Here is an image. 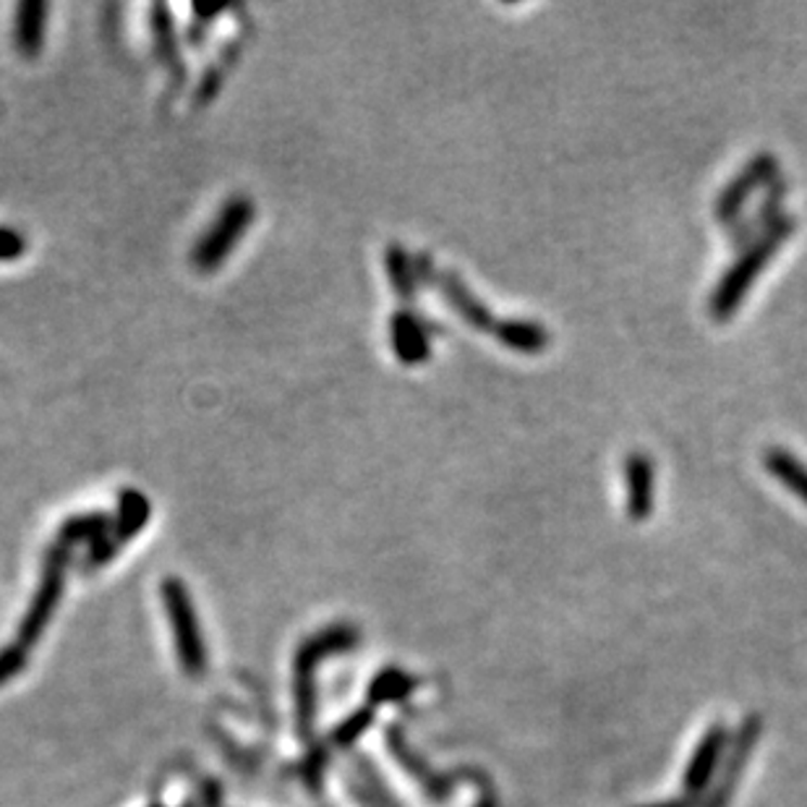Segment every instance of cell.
<instances>
[{
	"label": "cell",
	"mask_w": 807,
	"mask_h": 807,
	"mask_svg": "<svg viewBox=\"0 0 807 807\" xmlns=\"http://www.w3.org/2000/svg\"><path fill=\"white\" fill-rule=\"evenodd\" d=\"M159 595H163V606L168 612L183 675L202 677L207 671V645H204L202 630H198L194 599H191L189 588L181 578H165L159 586Z\"/></svg>",
	"instance_id": "cell-5"
},
{
	"label": "cell",
	"mask_w": 807,
	"mask_h": 807,
	"mask_svg": "<svg viewBox=\"0 0 807 807\" xmlns=\"http://www.w3.org/2000/svg\"><path fill=\"white\" fill-rule=\"evenodd\" d=\"M643 807H690L684 799H669V803H656V805H643Z\"/></svg>",
	"instance_id": "cell-24"
},
{
	"label": "cell",
	"mask_w": 807,
	"mask_h": 807,
	"mask_svg": "<svg viewBox=\"0 0 807 807\" xmlns=\"http://www.w3.org/2000/svg\"><path fill=\"white\" fill-rule=\"evenodd\" d=\"M358 630L354 625H330L319 630L317 636L306 638L296 653V675H293V690H296V723L298 734L304 740L313 736L317 723V666L322 658L335 653L354 651L358 645Z\"/></svg>",
	"instance_id": "cell-2"
},
{
	"label": "cell",
	"mask_w": 807,
	"mask_h": 807,
	"mask_svg": "<svg viewBox=\"0 0 807 807\" xmlns=\"http://www.w3.org/2000/svg\"><path fill=\"white\" fill-rule=\"evenodd\" d=\"M256 217V207L248 196L235 194L230 196L222 209L217 213L213 226L202 233V239L194 243V252H191V265H194L202 274H213L222 261L233 254V248L239 246V241L246 235V230L252 228Z\"/></svg>",
	"instance_id": "cell-4"
},
{
	"label": "cell",
	"mask_w": 807,
	"mask_h": 807,
	"mask_svg": "<svg viewBox=\"0 0 807 807\" xmlns=\"http://www.w3.org/2000/svg\"><path fill=\"white\" fill-rule=\"evenodd\" d=\"M760 460H764L768 476L777 478L786 491H792L807 508V465L799 460V454L786 450V447H766Z\"/></svg>",
	"instance_id": "cell-17"
},
{
	"label": "cell",
	"mask_w": 807,
	"mask_h": 807,
	"mask_svg": "<svg viewBox=\"0 0 807 807\" xmlns=\"http://www.w3.org/2000/svg\"><path fill=\"white\" fill-rule=\"evenodd\" d=\"M786 196H790V178L779 176L771 185H766L764 196L753 204L751 213H745L740 220L727 228L729 246H732L734 252H742V248L751 246L755 239H760L779 217H784L781 209H784Z\"/></svg>",
	"instance_id": "cell-9"
},
{
	"label": "cell",
	"mask_w": 807,
	"mask_h": 807,
	"mask_svg": "<svg viewBox=\"0 0 807 807\" xmlns=\"http://www.w3.org/2000/svg\"><path fill=\"white\" fill-rule=\"evenodd\" d=\"M625 476V512L632 523H643L656 508V463L651 452L632 450L623 463Z\"/></svg>",
	"instance_id": "cell-10"
},
{
	"label": "cell",
	"mask_w": 807,
	"mask_h": 807,
	"mask_svg": "<svg viewBox=\"0 0 807 807\" xmlns=\"http://www.w3.org/2000/svg\"><path fill=\"white\" fill-rule=\"evenodd\" d=\"M27 252V239L14 228H0V261H16Z\"/></svg>",
	"instance_id": "cell-23"
},
{
	"label": "cell",
	"mask_w": 807,
	"mask_h": 807,
	"mask_svg": "<svg viewBox=\"0 0 807 807\" xmlns=\"http://www.w3.org/2000/svg\"><path fill=\"white\" fill-rule=\"evenodd\" d=\"M441 332V326L432 324L419 309H397L389 317V345L393 354L402 367H421L432 358L434 332Z\"/></svg>",
	"instance_id": "cell-8"
},
{
	"label": "cell",
	"mask_w": 807,
	"mask_h": 807,
	"mask_svg": "<svg viewBox=\"0 0 807 807\" xmlns=\"http://www.w3.org/2000/svg\"><path fill=\"white\" fill-rule=\"evenodd\" d=\"M111 528H113L111 512H100V510L81 512V515L68 517V521L57 528V541L68 543L72 549H74V543H85V541H89V547H92V543H98L100 538H105L107 534H111Z\"/></svg>",
	"instance_id": "cell-18"
},
{
	"label": "cell",
	"mask_w": 807,
	"mask_h": 807,
	"mask_svg": "<svg viewBox=\"0 0 807 807\" xmlns=\"http://www.w3.org/2000/svg\"><path fill=\"white\" fill-rule=\"evenodd\" d=\"M491 335L499 345L521 356L547 354L549 345H552L549 326L538 324L534 319H499Z\"/></svg>",
	"instance_id": "cell-12"
},
{
	"label": "cell",
	"mask_w": 807,
	"mask_h": 807,
	"mask_svg": "<svg viewBox=\"0 0 807 807\" xmlns=\"http://www.w3.org/2000/svg\"><path fill=\"white\" fill-rule=\"evenodd\" d=\"M150 27L152 40H155V53L163 63L165 72H170L176 79L183 76V61H181V42L176 35V22H172L170 9L165 3H155L150 9Z\"/></svg>",
	"instance_id": "cell-16"
},
{
	"label": "cell",
	"mask_w": 807,
	"mask_h": 807,
	"mask_svg": "<svg viewBox=\"0 0 807 807\" xmlns=\"http://www.w3.org/2000/svg\"><path fill=\"white\" fill-rule=\"evenodd\" d=\"M48 14L50 5L42 0H24L18 3L14 16V48L18 55L37 57L44 48V35H48Z\"/></svg>",
	"instance_id": "cell-14"
},
{
	"label": "cell",
	"mask_w": 807,
	"mask_h": 807,
	"mask_svg": "<svg viewBox=\"0 0 807 807\" xmlns=\"http://www.w3.org/2000/svg\"><path fill=\"white\" fill-rule=\"evenodd\" d=\"M415 680L411 675H406L397 666H387V669L380 671L369 684V706H382V703H393V701H402L413 693Z\"/></svg>",
	"instance_id": "cell-19"
},
{
	"label": "cell",
	"mask_w": 807,
	"mask_h": 807,
	"mask_svg": "<svg viewBox=\"0 0 807 807\" xmlns=\"http://www.w3.org/2000/svg\"><path fill=\"white\" fill-rule=\"evenodd\" d=\"M797 217L784 215L766 230L760 239H755L751 246L742 248L734 256V261L723 269L719 283L714 285L708 298V317L710 322L727 324L732 322L736 309L742 306V300L747 298V293L753 291V285L758 283V278L764 274L768 261H773V256L779 254V248L786 241L794 239L797 233Z\"/></svg>",
	"instance_id": "cell-1"
},
{
	"label": "cell",
	"mask_w": 807,
	"mask_h": 807,
	"mask_svg": "<svg viewBox=\"0 0 807 807\" xmlns=\"http://www.w3.org/2000/svg\"><path fill=\"white\" fill-rule=\"evenodd\" d=\"M434 287H437V291L441 293V298L447 300V306H450V309L458 313L467 326H471V330H476V332L495 330V324H497L495 313H491L489 306H486L484 300L471 291V285L460 278V272H454V269H439L437 285Z\"/></svg>",
	"instance_id": "cell-11"
},
{
	"label": "cell",
	"mask_w": 807,
	"mask_h": 807,
	"mask_svg": "<svg viewBox=\"0 0 807 807\" xmlns=\"http://www.w3.org/2000/svg\"><path fill=\"white\" fill-rule=\"evenodd\" d=\"M779 176H781L779 157L773 155V152H758V155L747 159V163L742 165V170L719 191V196H716L714 202V220L719 222L721 228L732 226V222H736L745 215L747 202H751L758 191H766V185H771Z\"/></svg>",
	"instance_id": "cell-6"
},
{
	"label": "cell",
	"mask_w": 807,
	"mask_h": 807,
	"mask_svg": "<svg viewBox=\"0 0 807 807\" xmlns=\"http://www.w3.org/2000/svg\"><path fill=\"white\" fill-rule=\"evenodd\" d=\"M68 565H72V547H68V543H61L55 538L53 547L44 552L40 582H37V591L31 595L29 610L24 614V619L18 623L16 630V643L24 645L27 651L44 636L50 619H53L57 601L63 599V591H66Z\"/></svg>",
	"instance_id": "cell-3"
},
{
	"label": "cell",
	"mask_w": 807,
	"mask_h": 807,
	"mask_svg": "<svg viewBox=\"0 0 807 807\" xmlns=\"http://www.w3.org/2000/svg\"><path fill=\"white\" fill-rule=\"evenodd\" d=\"M152 807H163V805H152Z\"/></svg>",
	"instance_id": "cell-25"
},
{
	"label": "cell",
	"mask_w": 807,
	"mask_h": 807,
	"mask_svg": "<svg viewBox=\"0 0 807 807\" xmlns=\"http://www.w3.org/2000/svg\"><path fill=\"white\" fill-rule=\"evenodd\" d=\"M371 723H374V708L371 706L358 708L348 716V719L341 721V727H337L335 732H332V742H335L337 747H350L354 742L361 740Z\"/></svg>",
	"instance_id": "cell-20"
},
{
	"label": "cell",
	"mask_w": 807,
	"mask_h": 807,
	"mask_svg": "<svg viewBox=\"0 0 807 807\" xmlns=\"http://www.w3.org/2000/svg\"><path fill=\"white\" fill-rule=\"evenodd\" d=\"M727 740H729V732L721 727V723H716V727H710L708 732L703 734L701 745L695 747L693 760H690L688 768H684V790H688L690 794H701L708 786V781L714 779V771H716V766H719V758H721L723 747H727Z\"/></svg>",
	"instance_id": "cell-13"
},
{
	"label": "cell",
	"mask_w": 807,
	"mask_h": 807,
	"mask_svg": "<svg viewBox=\"0 0 807 807\" xmlns=\"http://www.w3.org/2000/svg\"><path fill=\"white\" fill-rule=\"evenodd\" d=\"M27 653L29 651L18 643L5 645V649L0 651V684L11 682L16 675H22V669L27 666Z\"/></svg>",
	"instance_id": "cell-22"
},
{
	"label": "cell",
	"mask_w": 807,
	"mask_h": 807,
	"mask_svg": "<svg viewBox=\"0 0 807 807\" xmlns=\"http://www.w3.org/2000/svg\"><path fill=\"white\" fill-rule=\"evenodd\" d=\"M384 272H387L389 287H393L395 298L400 300V309H415L419 304V274H415L413 256L406 252L402 243H387L384 252Z\"/></svg>",
	"instance_id": "cell-15"
},
{
	"label": "cell",
	"mask_w": 807,
	"mask_h": 807,
	"mask_svg": "<svg viewBox=\"0 0 807 807\" xmlns=\"http://www.w3.org/2000/svg\"><path fill=\"white\" fill-rule=\"evenodd\" d=\"M152 508L146 495L139 489H124L118 495V512L113 515V528L105 538H100L98 543L89 547L87 554V567H105L120 549L126 547V541H131L139 530L150 523Z\"/></svg>",
	"instance_id": "cell-7"
},
{
	"label": "cell",
	"mask_w": 807,
	"mask_h": 807,
	"mask_svg": "<svg viewBox=\"0 0 807 807\" xmlns=\"http://www.w3.org/2000/svg\"><path fill=\"white\" fill-rule=\"evenodd\" d=\"M233 57H235V50H226L220 61H217L213 68H207V72H204L202 81H198V89H196V102H198V105H204V102H209V100L215 98L217 92H220L222 81H226V74H228L226 63L233 61Z\"/></svg>",
	"instance_id": "cell-21"
}]
</instances>
